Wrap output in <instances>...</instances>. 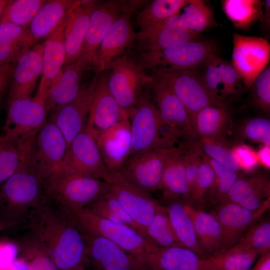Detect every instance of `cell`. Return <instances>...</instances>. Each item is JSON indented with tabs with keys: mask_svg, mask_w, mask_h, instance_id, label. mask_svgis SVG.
Instances as JSON below:
<instances>
[{
	"mask_svg": "<svg viewBox=\"0 0 270 270\" xmlns=\"http://www.w3.org/2000/svg\"><path fill=\"white\" fill-rule=\"evenodd\" d=\"M129 118L110 92L108 76L99 74L90 104L85 130L95 138L116 124Z\"/></svg>",
	"mask_w": 270,
	"mask_h": 270,
	"instance_id": "obj_20",
	"label": "cell"
},
{
	"mask_svg": "<svg viewBox=\"0 0 270 270\" xmlns=\"http://www.w3.org/2000/svg\"><path fill=\"white\" fill-rule=\"evenodd\" d=\"M105 181L109 184L108 191L117 199L145 234L146 228L160 204L149 194L130 183L118 172H111Z\"/></svg>",
	"mask_w": 270,
	"mask_h": 270,
	"instance_id": "obj_14",
	"label": "cell"
},
{
	"mask_svg": "<svg viewBox=\"0 0 270 270\" xmlns=\"http://www.w3.org/2000/svg\"><path fill=\"white\" fill-rule=\"evenodd\" d=\"M8 2V0H0V18Z\"/></svg>",
	"mask_w": 270,
	"mask_h": 270,
	"instance_id": "obj_60",
	"label": "cell"
},
{
	"mask_svg": "<svg viewBox=\"0 0 270 270\" xmlns=\"http://www.w3.org/2000/svg\"><path fill=\"white\" fill-rule=\"evenodd\" d=\"M181 14L188 28L198 34L216 26L212 9L202 0H189Z\"/></svg>",
	"mask_w": 270,
	"mask_h": 270,
	"instance_id": "obj_42",
	"label": "cell"
},
{
	"mask_svg": "<svg viewBox=\"0 0 270 270\" xmlns=\"http://www.w3.org/2000/svg\"><path fill=\"white\" fill-rule=\"evenodd\" d=\"M240 169L249 172L258 164L257 152L245 144H240L232 148Z\"/></svg>",
	"mask_w": 270,
	"mask_h": 270,
	"instance_id": "obj_54",
	"label": "cell"
},
{
	"mask_svg": "<svg viewBox=\"0 0 270 270\" xmlns=\"http://www.w3.org/2000/svg\"><path fill=\"white\" fill-rule=\"evenodd\" d=\"M67 148L62 133L48 118L38 130L34 144L35 162L44 180L62 169Z\"/></svg>",
	"mask_w": 270,
	"mask_h": 270,
	"instance_id": "obj_16",
	"label": "cell"
},
{
	"mask_svg": "<svg viewBox=\"0 0 270 270\" xmlns=\"http://www.w3.org/2000/svg\"><path fill=\"white\" fill-rule=\"evenodd\" d=\"M173 148H156L136 154L118 172L130 183L148 194L160 190L165 164Z\"/></svg>",
	"mask_w": 270,
	"mask_h": 270,
	"instance_id": "obj_8",
	"label": "cell"
},
{
	"mask_svg": "<svg viewBox=\"0 0 270 270\" xmlns=\"http://www.w3.org/2000/svg\"><path fill=\"white\" fill-rule=\"evenodd\" d=\"M236 244L254 250L260 255L270 251V220H259L252 224Z\"/></svg>",
	"mask_w": 270,
	"mask_h": 270,
	"instance_id": "obj_43",
	"label": "cell"
},
{
	"mask_svg": "<svg viewBox=\"0 0 270 270\" xmlns=\"http://www.w3.org/2000/svg\"><path fill=\"white\" fill-rule=\"evenodd\" d=\"M215 55V46L212 42L190 41L160 50L144 51L140 64L152 72L195 70Z\"/></svg>",
	"mask_w": 270,
	"mask_h": 270,
	"instance_id": "obj_5",
	"label": "cell"
},
{
	"mask_svg": "<svg viewBox=\"0 0 270 270\" xmlns=\"http://www.w3.org/2000/svg\"><path fill=\"white\" fill-rule=\"evenodd\" d=\"M268 203L256 210H252L226 200H222L216 212L222 228L223 250L234 246L248 228L260 220L270 208Z\"/></svg>",
	"mask_w": 270,
	"mask_h": 270,
	"instance_id": "obj_24",
	"label": "cell"
},
{
	"mask_svg": "<svg viewBox=\"0 0 270 270\" xmlns=\"http://www.w3.org/2000/svg\"><path fill=\"white\" fill-rule=\"evenodd\" d=\"M194 144L206 156L231 170L238 172L240 170L232 149L221 140L200 138Z\"/></svg>",
	"mask_w": 270,
	"mask_h": 270,
	"instance_id": "obj_44",
	"label": "cell"
},
{
	"mask_svg": "<svg viewBox=\"0 0 270 270\" xmlns=\"http://www.w3.org/2000/svg\"><path fill=\"white\" fill-rule=\"evenodd\" d=\"M97 2L96 0H84L68 14L64 31L66 52L64 66L75 62L78 58L90 16Z\"/></svg>",
	"mask_w": 270,
	"mask_h": 270,
	"instance_id": "obj_28",
	"label": "cell"
},
{
	"mask_svg": "<svg viewBox=\"0 0 270 270\" xmlns=\"http://www.w3.org/2000/svg\"><path fill=\"white\" fill-rule=\"evenodd\" d=\"M2 196H1L0 189V208L2 207Z\"/></svg>",
	"mask_w": 270,
	"mask_h": 270,
	"instance_id": "obj_61",
	"label": "cell"
},
{
	"mask_svg": "<svg viewBox=\"0 0 270 270\" xmlns=\"http://www.w3.org/2000/svg\"><path fill=\"white\" fill-rule=\"evenodd\" d=\"M190 149L184 148V160L186 178L189 188L190 198L194 199L202 154L200 150L194 144Z\"/></svg>",
	"mask_w": 270,
	"mask_h": 270,
	"instance_id": "obj_53",
	"label": "cell"
},
{
	"mask_svg": "<svg viewBox=\"0 0 270 270\" xmlns=\"http://www.w3.org/2000/svg\"><path fill=\"white\" fill-rule=\"evenodd\" d=\"M189 0H154L138 14L136 23L140 31L148 30L180 14Z\"/></svg>",
	"mask_w": 270,
	"mask_h": 270,
	"instance_id": "obj_38",
	"label": "cell"
},
{
	"mask_svg": "<svg viewBox=\"0 0 270 270\" xmlns=\"http://www.w3.org/2000/svg\"><path fill=\"white\" fill-rule=\"evenodd\" d=\"M22 252L28 270H59L32 236L24 243Z\"/></svg>",
	"mask_w": 270,
	"mask_h": 270,
	"instance_id": "obj_46",
	"label": "cell"
},
{
	"mask_svg": "<svg viewBox=\"0 0 270 270\" xmlns=\"http://www.w3.org/2000/svg\"><path fill=\"white\" fill-rule=\"evenodd\" d=\"M165 81L181 101L189 117L210 106L224 104L215 99L194 70L153 72Z\"/></svg>",
	"mask_w": 270,
	"mask_h": 270,
	"instance_id": "obj_13",
	"label": "cell"
},
{
	"mask_svg": "<svg viewBox=\"0 0 270 270\" xmlns=\"http://www.w3.org/2000/svg\"><path fill=\"white\" fill-rule=\"evenodd\" d=\"M145 234L150 242L159 248L185 247L175 234L166 207L161 205L146 228Z\"/></svg>",
	"mask_w": 270,
	"mask_h": 270,
	"instance_id": "obj_40",
	"label": "cell"
},
{
	"mask_svg": "<svg viewBox=\"0 0 270 270\" xmlns=\"http://www.w3.org/2000/svg\"><path fill=\"white\" fill-rule=\"evenodd\" d=\"M201 154L196 190L193 199L199 202H202L206 194L216 186V174L202 152Z\"/></svg>",
	"mask_w": 270,
	"mask_h": 270,
	"instance_id": "obj_50",
	"label": "cell"
},
{
	"mask_svg": "<svg viewBox=\"0 0 270 270\" xmlns=\"http://www.w3.org/2000/svg\"><path fill=\"white\" fill-rule=\"evenodd\" d=\"M87 68L78 60L63 66L45 100L48 112L76 98L82 87V76Z\"/></svg>",
	"mask_w": 270,
	"mask_h": 270,
	"instance_id": "obj_29",
	"label": "cell"
},
{
	"mask_svg": "<svg viewBox=\"0 0 270 270\" xmlns=\"http://www.w3.org/2000/svg\"><path fill=\"white\" fill-rule=\"evenodd\" d=\"M83 2L82 0H46L29 26L33 44L42 38L50 36L70 12Z\"/></svg>",
	"mask_w": 270,
	"mask_h": 270,
	"instance_id": "obj_30",
	"label": "cell"
},
{
	"mask_svg": "<svg viewBox=\"0 0 270 270\" xmlns=\"http://www.w3.org/2000/svg\"><path fill=\"white\" fill-rule=\"evenodd\" d=\"M14 66H0V104L12 78Z\"/></svg>",
	"mask_w": 270,
	"mask_h": 270,
	"instance_id": "obj_55",
	"label": "cell"
},
{
	"mask_svg": "<svg viewBox=\"0 0 270 270\" xmlns=\"http://www.w3.org/2000/svg\"><path fill=\"white\" fill-rule=\"evenodd\" d=\"M190 118L200 138L220 140L230 122V114L224 104L204 108Z\"/></svg>",
	"mask_w": 270,
	"mask_h": 270,
	"instance_id": "obj_34",
	"label": "cell"
},
{
	"mask_svg": "<svg viewBox=\"0 0 270 270\" xmlns=\"http://www.w3.org/2000/svg\"><path fill=\"white\" fill-rule=\"evenodd\" d=\"M99 74L82 84L76 98L71 102L50 112L48 118L60 130L64 136L68 147L73 140L86 128Z\"/></svg>",
	"mask_w": 270,
	"mask_h": 270,
	"instance_id": "obj_15",
	"label": "cell"
},
{
	"mask_svg": "<svg viewBox=\"0 0 270 270\" xmlns=\"http://www.w3.org/2000/svg\"><path fill=\"white\" fill-rule=\"evenodd\" d=\"M86 208L102 218L129 226L146 238L140 228L117 199L108 191Z\"/></svg>",
	"mask_w": 270,
	"mask_h": 270,
	"instance_id": "obj_39",
	"label": "cell"
},
{
	"mask_svg": "<svg viewBox=\"0 0 270 270\" xmlns=\"http://www.w3.org/2000/svg\"><path fill=\"white\" fill-rule=\"evenodd\" d=\"M62 170L104 181L110 172L102 160L96 140L85 130L68 146Z\"/></svg>",
	"mask_w": 270,
	"mask_h": 270,
	"instance_id": "obj_12",
	"label": "cell"
},
{
	"mask_svg": "<svg viewBox=\"0 0 270 270\" xmlns=\"http://www.w3.org/2000/svg\"><path fill=\"white\" fill-rule=\"evenodd\" d=\"M197 35L189 30L180 13L148 30L136 32V40L144 52L151 51L196 41Z\"/></svg>",
	"mask_w": 270,
	"mask_h": 270,
	"instance_id": "obj_22",
	"label": "cell"
},
{
	"mask_svg": "<svg viewBox=\"0 0 270 270\" xmlns=\"http://www.w3.org/2000/svg\"><path fill=\"white\" fill-rule=\"evenodd\" d=\"M67 16L44 42L41 78L36 94L44 100L65 63L66 52L64 31Z\"/></svg>",
	"mask_w": 270,
	"mask_h": 270,
	"instance_id": "obj_27",
	"label": "cell"
},
{
	"mask_svg": "<svg viewBox=\"0 0 270 270\" xmlns=\"http://www.w3.org/2000/svg\"><path fill=\"white\" fill-rule=\"evenodd\" d=\"M184 152L182 146L174 148L165 164L160 190L164 198L170 202L180 198H190Z\"/></svg>",
	"mask_w": 270,
	"mask_h": 270,
	"instance_id": "obj_32",
	"label": "cell"
},
{
	"mask_svg": "<svg viewBox=\"0 0 270 270\" xmlns=\"http://www.w3.org/2000/svg\"><path fill=\"white\" fill-rule=\"evenodd\" d=\"M242 133L248 140L270 146V120L264 118L250 119L242 126Z\"/></svg>",
	"mask_w": 270,
	"mask_h": 270,
	"instance_id": "obj_48",
	"label": "cell"
},
{
	"mask_svg": "<svg viewBox=\"0 0 270 270\" xmlns=\"http://www.w3.org/2000/svg\"><path fill=\"white\" fill-rule=\"evenodd\" d=\"M129 119L132 142L130 156L152 148L176 146L174 144L178 138L162 118L148 92H142L130 112Z\"/></svg>",
	"mask_w": 270,
	"mask_h": 270,
	"instance_id": "obj_4",
	"label": "cell"
},
{
	"mask_svg": "<svg viewBox=\"0 0 270 270\" xmlns=\"http://www.w3.org/2000/svg\"><path fill=\"white\" fill-rule=\"evenodd\" d=\"M48 113L45 100L36 95L8 100L3 134L16 139L38 132L46 121Z\"/></svg>",
	"mask_w": 270,
	"mask_h": 270,
	"instance_id": "obj_17",
	"label": "cell"
},
{
	"mask_svg": "<svg viewBox=\"0 0 270 270\" xmlns=\"http://www.w3.org/2000/svg\"><path fill=\"white\" fill-rule=\"evenodd\" d=\"M95 140L106 167L110 172H118L131 154L129 118L102 132Z\"/></svg>",
	"mask_w": 270,
	"mask_h": 270,
	"instance_id": "obj_23",
	"label": "cell"
},
{
	"mask_svg": "<svg viewBox=\"0 0 270 270\" xmlns=\"http://www.w3.org/2000/svg\"><path fill=\"white\" fill-rule=\"evenodd\" d=\"M202 155L212 168L216 174V188L219 197L223 200L238 179L239 174L237 172L231 170L206 156L203 154Z\"/></svg>",
	"mask_w": 270,
	"mask_h": 270,
	"instance_id": "obj_52",
	"label": "cell"
},
{
	"mask_svg": "<svg viewBox=\"0 0 270 270\" xmlns=\"http://www.w3.org/2000/svg\"><path fill=\"white\" fill-rule=\"evenodd\" d=\"M108 77L109 90L120 108L129 115L136 105L144 87L152 80L145 69L126 56L115 58Z\"/></svg>",
	"mask_w": 270,
	"mask_h": 270,
	"instance_id": "obj_7",
	"label": "cell"
},
{
	"mask_svg": "<svg viewBox=\"0 0 270 270\" xmlns=\"http://www.w3.org/2000/svg\"><path fill=\"white\" fill-rule=\"evenodd\" d=\"M220 58L215 55L204 65L205 70L201 77L202 80L210 94L218 101L226 98L220 70Z\"/></svg>",
	"mask_w": 270,
	"mask_h": 270,
	"instance_id": "obj_47",
	"label": "cell"
},
{
	"mask_svg": "<svg viewBox=\"0 0 270 270\" xmlns=\"http://www.w3.org/2000/svg\"><path fill=\"white\" fill-rule=\"evenodd\" d=\"M259 253L236 244L206 258L214 270H250Z\"/></svg>",
	"mask_w": 270,
	"mask_h": 270,
	"instance_id": "obj_37",
	"label": "cell"
},
{
	"mask_svg": "<svg viewBox=\"0 0 270 270\" xmlns=\"http://www.w3.org/2000/svg\"><path fill=\"white\" fill-rule=\"evenodd\" d=\"M33 46L29 28L0 24V66H14Z\"/></svg>",
	"mask_w": 270,
	"mask_h": 270,
	"instance_id": "obj_33",
	"label": "cell"
},
{
	"mask_svg": "<svg viewBox=\"0 0 270 270\" xmlns=\"http://www.w3.org/2000/svg\"><path fill=\"white\" fill-rule=\"evenodd\" d=\"M46 199L64 210H81L108 190L106 182L62 170L44 180Z\"/></svg>",
	"mask_w": 270,
	"mask_h": 270,
	"instance_id": "obj_3",
	"label": "cell"
},
{
	"mask_svg": "<svg viewBox=\"0 0 270 270\" xmlns=\"http://www.w3.org/2000/svg\"><path fill=\"white\" fill-rule=\"evenodd\" d=\"M184 206L192 220L198 242L206 256L222 250V230L214 212L198 210L188 204L184 203Z\"/></svg>",
	"mask_w": 270,
	"mask_h": 270,
	"instance_id": "obj_31",
	"label": "cell"
},
{
	"mask_svg": "<svg viewBox=\"0 0 270 270\" xmlns=\"http://www.w3.org/2000/svg\"><path fill=\"white\" fill-rule=\"evenodd\" d=\"M68 212L82 232L104 237L132 254L148 252L158 248L134 230L102 218L86 208Z\"/></svg>",
	"mask_w": 270,
	"mask_h": 270,
	"instance_id": "obj_6",
	"label": "cell"
},
{
	"mask_svg": "<svg viewBox=\"0 0 270 270\" xmlns=\"http://www.w3.org/2000/svg\"><path fill=\"white\" fill-rule=\"evenodd\" d=\"M166 208L175 234L181 244L206 258L198 242L192 220L184 208V202L172 200Z\"/></svg>",
	"mask_w": 270,
	"mask_h": 270,
	"instance_id": "obj_35",
	"label": "cell"
},
{
	"mask_svg": "<svg viewBox=\"0 0 270 270\" xmlns=\"http://www.w3.org/2000/svg\"><path fill=\"white\" fill-rule=\"evenodd\" d=\"M46 2V0H8L0 18V24L10 23L29 28Z\"/></svg>",
	"mask_w": 270,
	"mask_h": 270,
	"instance_id": "obj_41",
	"label": "cell"
},
{
	"mask_svg": "<svg viewBox=\"0 0 270 270\" xmlns=\"http://www.w3.org/2000/svg\"><path fill=\"white\" fill-rule=\"evenodd\" d=\"M270 182L268 176L255 173L244 176L239 175L223 200L256 210L270 202Z\"/></svg>",
	"mask_w": 270,
	"mask_h": 270,
	"instance_id": "obj_26",
	"label": "cell"
},
{
	"mask_svg": "<svg viewBox=\"0 0 270 270\" xmlns=\"http://www.w3.org/2000/svg\"><path fill=\"white\" fill-rule=\"evenodd\" d=\"M136 256L148 270H214L206 258L184 246L158 247Z\"/></svg>",
	"mask_w": 270,
	"mask_h": 270,
	"instance_id": "obj_21",
	"label": "cell"
},
{
	"mask_svg": "<svg viewBox=\"0 0 270 270\" xmlns=\"http://www.w3.org/2000/svg\"><path fill=\"white\" fill-rule=\"evenodd\" d=\"M270 146L263 145L257 152L258 163L263 166L270 167Z\"/></svg>",
	"mask_w": 270,
	"mask_h": 270,
	"instance_id": "obj_56",
	"label": "cell"
},
{
	"mask_svg": "<svg viewBox=\"0 0 270 270\" xmlns=\"http://www.w3.org/2000/svg\"><path fill=\"white\" fill-rule=\"evenodd\" d=\"M82 233L88 262L98 270H148L136 256L127 252L111 240Z\"/></svg>",
	"mask_w": 270,
	"mask_h": 270,
	"instance_id": "obj_19",
	"label": "cell"
},
{
	"mask_svg": "<svg viewBox=\"0 0 270 270\" xmlns=\"http://www.w3.org/2000/svg\"><path fill=\"white\" fill-rule=\"evenodd\" d=\"M19 222L8 220H0V232L10 228L18 224Z\"/></svg>",
	"mask_w": 270,
	"mask_h": 270,
	"instance_id": "obj_59",
	"label": "cell"
},
{
	"mask_svg": "<svg viewBox=\"0 0 270 270\" xmlns=\"http://www.w3.org/2000/svg\"><path fill=\"white\" fill-rule=\"evenodd\" d=\"M220 2L223 12L236 28L248 31L262 17L264 2L262 0H223Z\"/></svg>",
	"mask_w": 270,
	"mask_h": 270,
	"instance_id": "obj_36",
	"label": "cell"
},
{
	"mask_svg": "<svg viewBox=\"0 0 270 270\" xmlns=\"http://www.w3.org/2000/svg\"><path fill=\"white\" fill-rule=\"evenodd\" d=\"M250 88H252L253 98L256 106L264 112L269 113L270 110V64L258 75Z\"/></svg>",
	"mask_w": 270,
	"mask_h": 270,
	"instance_id": "obj_49",
	"label": "cell"
},
{
	"mask_svg": "<svg viewBox=\"0 0 270 270\" xmlns=\"http://www.w3.org/2000/svg\"><path fill=\"white\" fill-rule=\"evenodd\" d=\"M250 270H270V251L260 254L256 264Z\"/></svg>",
	"mask_w": 270,
	"mask_h": 270,
	"instance_id": "obj_57",
	"label": "cell"
},
{
	"mask_svg": "<svg viewBox=\"0 0 270 270\" xmlns=\"http://www.w3.org/2000/svg\"><path fill=\"white\" fill-rule=\"evenodd\" d=\"M28 216L32 236L59 270H86L82 233L68 212L46 200Z\"/></svg>",
	"mask_w": 270,
	"mask_h": 270,
	"instance_id": "obj_1",
	"label": "cell"
},
{
	"mask_svg": "<svg viewBox=\"0 0 270 270\" xmlns=\"http://www.w3.org/2000/svg\"></svg>",
	"mask_w": 270,
	"mask_h": 270,
	"instance_id": "obj_62",
	"label": "cell"
},
{
	"mask_svg": "<svg viewBox=\"0 0 270 270\" xmlns=\"http://www.w3.org/2000/svg\"><path fill=\"white\" fill-rule=\"evenodd\" d=\"M131 1L111 0L97 2L91 14L81 52L76 60L87 68L91 66L105 34Z\"/></svg>",
	"mask_w": 270,
	"mask_h": 270,
	"instance_id": "obj_18",
	"label": "cell"
},
{
	"mask_svg": "<svg viewBox=\"0 0 270 270\" xmlns=\"http://www.w3.org/2000/svg\"><path fill=\"white\" fill-rule=\"evenodd\" d=\"M152 76L153 78L148 88L152 90L154 104L162 118L178 138L195 142L198 136L184 106L165 81Z\"/></svg>",
	"mask_w": 270,
	"mask_h": 270,
	"instance_id": "obj_11",
	"label": "cell"
},
{
	"mask_svg": "<svg viewBox=\"0 0 270 270\" xmlns=\"http://www.w3.org/2000/svg\"><path fill=\"white\" fill-rule=\"evenodd\" d=\"M232 42L231 63L248 90L268 66L270 44L263 38L238 34L233 35Z\"/></svg>",
	"mask_w": 270,
	"mask_h": 270,
	"instance_id": "obj_9",
	"label": "cell"
},
{
	"mask_svg": "<svg viewBox=\"0 0 270 270\" xmlns=\"http://www.w3.org/2000/svg\"><path fill=\"white\" fill-rule=\"evenodd\" d=\"M264 9L262 17L260 20L262 26L265 29H269L270 26V0L264 2Z\"/></svg>",
	"mask_w": 270,
	"mask_h": 270,
	"instance_id": "obj_58",
	"label": "cell"
},
{
	"mask_svg": "<svg viewBox=\"0 0 270 270\" xmlns=\"http://www.w3.org/2000/svg\"><path fill=\"white\" fill-rule=\"evenodd\" d=\"M44 42L32 46L13 68L8 100L32 98L38 78L41 75Z\"/></svg>",
	"mask_w": 270,
	"mask_h": 270,
	"instance_id": "obj_25",
	"label": "cell"
},
{
	"mask_svg": "<svg viewBox=\"0 0 270 270\" xmlns=\"http://www.w3.org/2000/svg\"><path fill=\"white\" fill-rule=\"evenodd\" d=\"M38 132L17 140L20 153L18 166L0 187L6 220L19 222L46 200L44 179L34 158V144Z\"/></svg>",
	"mask_w": 270,
	"mask_h": 270,
	"instance_id": "obj_2",
	"label": "cell"
},
{
	"mask_svg": "<svg viewBox=\"0 0 270 270\" xmlns=\"http://www.w3.org/2000/svg\"><path fill=\"white\" fill-rule=\"evenodd\" d=\"M219 66L225 98L240 94L243 89V83L232 63L220 58Z\"/></svg>",
	"mask_w": 270,
	"mask_h": 270,
	"instance_id": "obj_51",
	"label": "cell"
},
{
	"mask_svg": "<svg viewBox=\"0 0 270 270\" xmlns=\"http://www.w3.org/2000/svg\"><path fill=\"white\" fill-rule=\"evenodd\" d=\"M142 1L132 0L127 8L113 22L105 34L91 66L96 73L108 70L112 62L122 56L136 40L130 18Z\"/></svg>",
	"mask_w": 270,
	"mask_h": 270,
	"instance_id": "obj_10",
	"label": "cell"
},
{
	"mask_svg": "<svg viewBox=\"0 0 270 270\" xmlns=\"http://www.w3.org/2000/svg\"><path fill=\"white\" fill-rule=\"evenodd\" d=\"M20 159L16 139L2 134L0 136V184L15 172Z\"/></svg>",
	"mask_w": 270,
	"mask_h": 270,
	"instance_id": "obj_45",
	"label": "cell"
}]
</instances>
